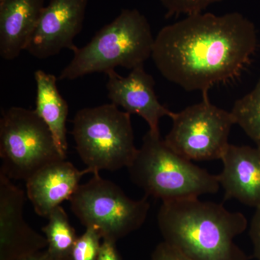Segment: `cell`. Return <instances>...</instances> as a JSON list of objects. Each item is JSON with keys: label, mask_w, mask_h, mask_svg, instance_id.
I'll list each match as a JSON object with an SVG mask.
<instances>
[{"label": "cell", "mask_w": 260, "mask_h": 260, "mask_svg": "<svg viewBox=\"0 0 260 260\" xmlns=\"http://www.w3.org/2000/svg\"><path fill=\"white\" fill-rule=\"evenodd\" d=\"M257 46L254 23L241 13H201L160 29L151 57L169 82L206 94L239 77Z\"/></svg>", "instance_id": "6da1fadb"}, {"label": "cell", "mask_w": 260, "mask_h": 260, "mask_svg": "<svg viewBox=\"0 0 260 260\" xmlns=\"http://www.w3.org/2000/svg\"><path fill=\"white\" fill-rule=\"evenodd\" d=\"M158 225L164 242L190 260H248L234 242L247 219L222 204L199 198L162 202Z\"/></svg>", "instance_id": "7a4b0ae2"}, {"label": "cell", "mask_w": 260, "mask_h": 260, "mask_svg": "<svg viewBox=\"0 0 260 260\" xmlns=\"http://www.w3.org/2000/svg\"><path fill=\"white\" fill-rule=\"evenodd\" d=\"M155 38L148 19L136 9H124L103 27L84 47H77L73 59L59 79L74 80L95 73H107L121 67L133 70L151 57Z\"/></svg>", "instance_id": "3957f363"}, {"label": "cell", "mask_w": 260, "mask_h": 260, "mask_svg": "<svg viewBox=\"0 0 260 260\" xmlns=\"http://www.w3.org/2000/svg\"><path fill=\"white\" fill-rule=\"evenodd\" d=\"M127 169L130 179L145 196L162 202L199 198L215 194L220 189L218 175L174 151L160 133L150 130Z\"/></svg>", "instance_id": "277c9868"}, {"label": "cell", "mask_w": 260, "mask_h": 260, "mask_svg": "<svg viewBox=\"0 0 260 260\" xmlns=\"http://www.w3.org/2000/svg\"><path fill=\"white\" fill-rule=\"evenodd\" d=\"M71 134L82 161L92 174L128 168L138 148L131 114L114 104L78 111Z\"/></svg>", "instance_id": "5b68a950"}, {"label": "cell", "mask_w": 260, "mask_h": 260, "mask_svg": "<svg viewBox=\"0 0 260 260\" xmlns=\"http://www.w3.org/2000/svg\"><path fill=\"white\" fill-rule=\"evenodd\" d=\"M148 198L131 199L99 173L80 184L70 203L72 212L85 229L93 228L103 240L116 242L145 223L150 207Z\"/></svg>", "instance_id": "8992f818"}, {"label": "cell", "mask_w": 260, "mask_h": 260, "mask_svg": "<svg viewBox=\"0 0 260 260\" xmlns=\"http://www.w3.org/2000/svg\"><path fill=\"white\" fill-rule=\"evenodd\" d=\"M0 172L25 180L61 156L53 135L35 110L10 107L0 120Z\"/></svg>", "instance_id": "52a82bcc"}, {"label": "cell", "mask_w": 260, "mask_h": 260, "mask_svg": "<svg viewBox=\"0 0 260 260\" xmlns=\"http://www.w3.org/2000/svg\"><path fill=\"white\" fill-rule=\"evenodd\" d=\"M208 93L198 104L175 113L166 143L184 158L197 161L221 160L235 124L232 112L210 103Z\"/></svg>", "instance_id": "ba28073f"}, {"label": "cell", "mask_w": 260, "mask_h": 260, "mask_svg": "<svg viewBox=\"0 0 260 260\" xmlns=\"http://www.w3.org/2000/svg\"><path fill=\"white\" fill-rule=\"evenodd\" d=\"M88 0H49L25 51L39 59L74 51L75 38L83 29Z\"/></svg>", "instance_id": "9c48e42d"}, {"label": "cell", "mask_w": 260, "mask_h": 260, "mask_svg": "<svg viewBox=\"0 0 260 260\" xmlns=\"http://www.w3.org/2000/svg\"><path fill=\"white\" fill-rule=\"evenodd\" d=\"M25 192L0 172V260H21L47 247L23 218Z\"/></svg>", "instance_id": "30bf717a"}, {"label": "cell", "mask_w": 260, "mask_h": 260, "mask_svg": "<svg viewBox=\"0 0 260 260\" xmlns=\"http://www.w3.org/2000/svg\"><path fill=\"white\" fill-rule=\"evenodd\" d=\"M107 75L108 97L112 104L120 107L129 114L143 118L149 130L160 133L159 122L164 116L172 118L174 112L159 102L155 91V80L146 73L144 66L132 70L127 76L122 77L115 70Z\"/></svg>", "instance_id": "8fae6325"}, {"label": "cell", "mask_w": 260, "mask_h": 260, "mask_svg": "<svg viewBox=\"0 0 260 260\" xmlns=\"http://www.w3.org/2000/svg\"><path fill=\"white\" fill-rule=\"evenodd\" d=\"M88 174H92L90 169L78 170L66 160L52 162L25 181L27 198L38 215L48 218L63 202L70 201Z\"/></svg>", "instance_id": "7c38bea8"}, {"label": "cell", "mask_w": 260, "mask_h": 260, "mask_svg": "<svg viewBox=\"0 0 260 260\" xmlns=\"http://www.w3.org/2000/svg\"><path fill=\"white\" fill-rule=\"evenodd\" d=\"M223 169L218 178L225 200L260 207V149L229 144L221 158Z\"/></svg>", "instance_id": "4fadbf2b"}, {"label": "cell", "mask_w": 260, "mask_h": 260, "mask_svg": "<svg viewBox=\"0 0 260 260\" xmlns=\"http://www.w3.org/2000/svg\"><path fill=\"white\" fill-rule=\"evenodd\" d=\"M45 0H0V56L13 60L25 51Z\"/></svg>", "instance_id": "5bb4252c"}, {"label": "cell", "mask_w": 260, "mask_h": 260, "mask_svg": "<svg viewBox=\"0 0 260 260\" xmlns=\"http://www.w3.org/2000/svg\"><path fill=\"white\" fill-rule=\"evenodd\" d=\"M34 77L37 83L35 111L50 129L59 153L66 159L68 150L66 126L69 112L68 102L59 93L57 79L54 75L38 70Z\"/></svg>", "instance_id": "9a60e30c"}, {"label": "cell", "mask_w": 260, "mask_h": 260, "mask_svg": "<svg viewBox=\"0 0 260 260\" xmlns=\"http://www.w3.org/2000/svg\"><path fill=\"white\" fill-rule=\"evenodd\" d=\"M48 223L42 228L47 241V250L58 260H70L78 237L62 207L56 208L48 217Z\"/></svg>", "instance_id": "2e32d148"}, {"label": "cell", "mask_w": 260, "mask_h": 260, "mask_svg": "<svg viewBox=\"0 0 260 260\" xmlns=\"http://www.w3.org/2000/svg\"><path fill=\"white\" fill-rule=\"evenodd\" d=\"M231 112L235 124L260 149V76L254 88L234 103Z\"/></svg>", "instance_id": "e0dca14e"}, {"label": "cell", "mask_w": 260, "mask_h": 260, "mask_svg": "<svg viewBox=\"0 0 260 260\" xmlns=\"http://www.w3.org/2000/svg\"><path fill=\"white\" fill-rule=\"evenodd\" d=\"M102 239L100 234L93 228H88L83 235L78 237L70 260H97L100 253Z\"/></svg>", "instance_id": "ac0fdd59"}, {"label": "cell", "mask_w": 260, "mask_h": 260, "mask_svg": "<svg viewBox=\"0 0 260 260\" xmlns=\"http://www.w3.org/2000/svg\"><path fill=\"white\" fill-rule=\"evenodd\" d=\"M224 0H159L167 10V16L198 14L215 3Z\"/></svg>", "instance_id": "d6986e66"}, {"label": "cell", "mask_w": 260, "mask_h": 260, "mask_svg": "<svg viewBox=\"0 0 260 260\" xmlns=\"http://www.w3.org/2000/svg\"><path fill=\"white\" fill-rule=\"evenodd\" d=\"M151 260H190L188 259L180 251L169 245L167 242L160 243L155 247Z\"/></svg>", "instance_id": "ffe728a7"}, {"label": "cell", "mask_w": 260, "mask_h": 260, "mask_svg": "<svg viewBox=\"0 0 260 260\" xmlns=\"http://www.w3.org/2000/svg\"><path fill=\"white\" fill-rule=\"evenodd\" d=\"M249 236L256 260H260V207L256 208L249 228Z\"/></svg>", "instance_id": "44dd1931"}, {"label": "cell", "mask_w": 260, "mask_h": 260, "mask_svg": "<svg viewBox=\"0 0 260 260\" xmlns=\"http://www.w3.org/2000/svg\"><path fill=\"white\" fill-rule=\"evenodd\" d=\"M116 242L103 240L100 253L97 260H121L116 250Z\"/></svg>", "instance_id": "7402d4cb"}, {"label": "cell", "mask_w": 260, "mask_h": 260, "mask_svg": "<svg viewBox=\"0 0 260 260\" xmlns=\"http://www.w3.org/2000/svg\"><path fill=\"white\" fill-rule=\"evenodd\" d=\"M21 260H58L54 258V256H51L47 249L46 250H42L36 253V254H32V255L27 256Z\"/></svg>", "instance_id": "603a6c76"}]
</instances>
